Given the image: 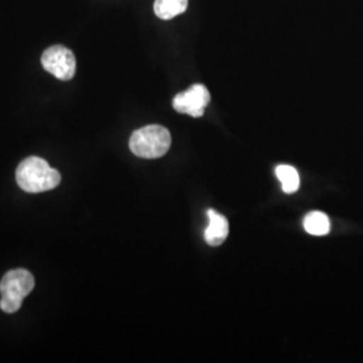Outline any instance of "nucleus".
I'll return each mask as SVG.
<instances>
[{
    "label": "nucleus",
    "instance_id": "1",
    "mask_svg": "<svg viewBox=\"0 0 363 363\" xmlns=\"http://www.w3.org/2000/svg\"><path fill=\"white\" fill-rule=\"evenodd\" d=\"M16 182L23 191L37 194L55 189L61 182V174L45 159L30 156L18 166Z\"/></svg>",
    "mask_w": 363,
    "mask_h": 363
},
{
    "label": "nucleus",
    "instance_id": "2",
    "mask_svg": "<svg viewBox=\"0 0 363 363\" xmlns=\"http://www.w3.org/2000/svg\"><path fill=\"white\" fill-rule=\"evenodd\" d=\"M35 286L34 276L26 269H13L6 273L0 283V308L6 313H15L23 303V298Z\"/></svg>",
    "mask_w": 363,
    "mask_h": 363
},
{
    "label": "nucleus",
    "instance_id": "3",
    "mask_svg": "<svg viewBox=\"0 0 363 363\" xmlns=\"http://www.w3.org/2000/svg\"><path fill=\"white\" fill-rule=\"evenodd\" d=\"M171 147L169 130L162 125H147L135 130L130 139V151L143 159H156L166 155Z\"/></svg>",
    "mask_w": 363,
    "mask_h": 363
},
{
    "label": "nucleus",
    "instance_id": "4",
    "mask_svg": "<svg viewBox=\"0 0 363 363\" xmlns=\"http://www.w3.org/2000/svg\"><path fill=\"white\" fill-rule=\"evenodd\" d=\"M40 62L46 72L58 79L69 81L76 74V57L70 49L62 45H54L46 49L40 57Z\"/></svg>",
    "mask_w": 363,
    "mask_h": 363
},
{
    "label": "nucleus",
    "instance_id": "5",
    "mask_svg": "<svg viewBox=\"0 0 363 363\" xmlns=\"http://www.w3.org/2000/svg\"><path fill=\"white\" fill-rule=\"evenodd\" d=\"M210 103V93L205 85L195 84L187 91L177 94L172 100V106L177 112L191 117H202Z\"/></svg>",
    "mask_w": 363,
    "mask_h": 363
},
{
    "label": "nucleus",
    "instance_id": "6",
    "mask_svg": "<svg viewBox=\"0 0 363 363\" xmlns=\"http://www.w3.org/2000/svg\"><path fill=\"white\" fill-rule=\"evenodd\" d=\"M208 225L205 230V240L210 247L220 245L229 234V222L216 210H208Z\"/></svg>",
    "mask_w": 363,
    "mask_h": 363
},
{
    "label": "nucleus",
    "instance_id": "7",
    "mask_svg": "<svg viewBox=\"0 0 363 363\" xmlns=\"http://www.w3.org/2000/svg\"><path fill=\"white\" fill-rule=\"evenodd\" d=\"M187 4L189 0H155L154 11L157 18L169 21L184 13L187 10Z\"/></svg>",
    "mask_w": 363,
    "mask_h": 363
},
{
    "label": "nucleus",
    "instance_id": "8",
    "mask_svg": "<svg viewBox=\"0 0 363 363\" xmlns=\"http://www.w3.org/2000/svg\"><path fill=\"white\" fill-rule=\"evenodd\" d=\"M276 175L281 183V189L286 194L296 193L300 187V177L298 169L288 164H280L276 167Z\"/></svg>",
    "mask_w": 363,
    "mask_h": 363
},
{
    "label": "nucleus",
    "instance_id": "9",
    "mask_svg": "<svg viewBox=\"0 0 363 363\" xmlns=\"http://www.w3.org/2000/svg\"><path fill=\"white\" fill-rule=\"evenodd\" d=\"M304 229L312 235H325L330 232V220L322 211H312L304 218Z\"/></svg>",
    "mask_w": 363,
    "mask_h": 363
}]
</instances>
